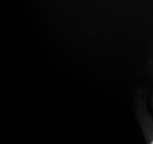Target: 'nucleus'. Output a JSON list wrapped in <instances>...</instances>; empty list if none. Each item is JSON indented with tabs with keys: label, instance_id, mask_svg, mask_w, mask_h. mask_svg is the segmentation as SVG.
<instances>
[{
	"label": "nucleus",
	"instance_id": "nucleus-1",
	"mask_svg": "<svg viewBox=\"0 0 153 144\" xmlns=\"http://www.w3.org/2000/svg\"><path fill=\"white\" fill-rule=\"evenodd\" d=\"M152 144H153V142H152Z\"/></svg>",
	"mask_w": 153,
	"mask_h": 144
}]
</instances>
